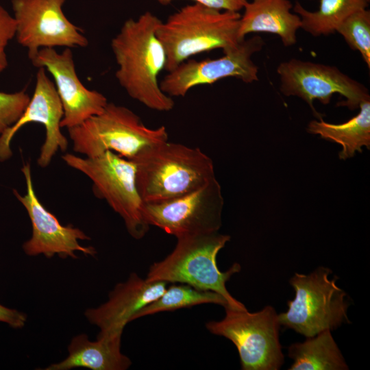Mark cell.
I'll list each match as a JSON object with an SVG mask.
<instances>
[{
	"label": "cell",
	"mask_w": 370,
	"mask_h": 370,
	"mask_svg": "<svg viewBox=\"0 0 370 370\" xmlns=\"http://www.w3.org/2000/svg\"><path fill=\"white\" fill-rule=\"evenodd\" d=\"M204 304H214L229 307L226 299L217 293L200 290L190 285L180 283L166 287L156 300L136 312L132 321L156 313L191 308Z\"/></svg>",
	"instance_id": "cell-22"
},
{
	"label": "cell",
	"mask_w": 370,
	"mask_h": 370,
	"mask_svg": "<svg viewBox=\"0 0 370 370\" xmlns=\"http://www.w3.org/2000/svg\"><path fill=\"white\" fill-rule=\"evenodd\" d=\"M288 355L293 360L289 370L349 369L330 330L306 337L302 343L291 344Z\"/></svg>",
	"instance_id": "cell-20"
},
{
	"label": "cell",
	"mask_w": 370,
	"mask_h": 370,
	"mask_svg": "<svg viewBox=\"0 0 370 370\" xmlns=\"http://www.w3.org/2000/svg\"><path fill=\"white\" fill-rule=\"evenodd\" d=\"M293 7L289 0L247 1L240 18L239 39L251 33L266 32L278 36L285 47L294 45L301 23L299 16L291 12Z\"/></svg>",
	"instance_id": "cell-18"
},
{
	"label": "cell",
	"mask_w": 370,
	"mask_h": 370,
	"mask_svg": "<svg viewBox=\"0 0 370 370\" xmlns=\"http://www.w3.org/2000/svg\"><path fill=\"white\" fill-rule=\"evenodd\" d=\"M175 0H157L162 5H166ZM206 7L220 11L239 12L243 9L248 0H192Z\"/></svg>",
	"instance_id": "cell-26"
},
{
	"label": "cell",
	"mask_w": 370,
	"mask_h": 370,
	"mask_svg": "<svg viewBox=\"0 0 370 370\" xmlns=\"http://www.w3.org/2000/svg\"><path fill=\"white\" fill-rule=\"evenodd\" d=\"M164 281H149L132 273L124 282L117 284L108 300L97 308L87 309L84 315L101 332H121L133 316L159 297L166 288Z\"/></svg>",
	"instance_id": "cell-16"
},
{
	"label": "cell",
	"mask_w": 370,
	"mask_h": 370,
	"mask_svg": "<svg viewBox=\"0 0 370 370\" xmlns=\"http://www.w3.org/2000/svg\"><path fill=\"white\" fill-rule=\"evenodd\" d=\"M121 332H99L96 341L86 334L74 336L68 346L69 355L45 370H70L83 367L91 370H126L131 360L121 351Z\"/></svg>",
	"instance_id": "cell-17"
},
{
	"label": "cell",
	"mask_w": 370,
	"mask_h": 370,
	"mask_svg": "<svg viewBox=\"0 0 370 370\" xmlns=\"http://www.w3.org/2000/svg\"><path fill=\"white\" fill-rule=\"evenodd\" d=\"M177 238L171 254L162 260L152 264L146 280L183 283L204 291L219 293L233 309L247 310L243 304L232 296L226 282L241 270L238 262L225 271L219 270L217 256L231 237L219 232L184 235Z\"/></svg>",
	"instance_id": "cell-4"
},
{
	"label": "cell",
	"mask_w": 370,
	"mask_h": 370,
	"mask_svg": "<svg viewBox=\"0 0 370 370\" xmlns=\"http://www.w3.org/2000/svg\"><path fill=\"white\" fill-rule=\"evenodd\" d=\"M21 171L25 180L26 193L21 195L16 190H13V193L27 210L32 227L31 238L22 246L25 254L30 256L43 254L47 258L57 254L61 258L76 259V252L79 251L95 256L97 251L93 247H84L79 243L90 238L71 224L62 225L40 201L34 189L30 164H24Z\"/></svg>",
	"instance_id": "cell-13"
},
{
	"label": "cell",
	"mask_w": 370,
	"mask_h": 370,
	"mask_svg": "<svg viewBox=\"0 0 370 370\" xmlns=\"http://www.w3.org/2000/svg\"><path fill=\"white\" fill-rule=\"evenodd\" d=\"M349 47L358 51L370 68V11L358 10L349 16L336 31Z\"/></svg>",
	"instance_id": "cell-23"
},
{
	"label": "cell",
	"mask_w": 370,
	"mask_h": 370,
	"mask_svg": "<svg viewBox=\"0 0 370 370\" xmlns=\"http://www.w3.org/2000/svg\"><path fill=\"white\" fill-rule=\"evenodd\" d=\"M132 161L137 188L144 203L182 196L216 177L212 159L199 148L169 140Z\"/></svg>",
	"instance_id": "cell-2"
},
{
	"label": "cell",
	"mask_w": 370,
	"mask_h": 370,
	"mask_svg": "<svg viewBox=\"0 0 370 370\" xmlns=\"http://www.w3.org/2000/svg\"><path fill=\"white\" fill-rule=\"evenodd\" d=\"M277 73L282 93L303 99L319 119L322 114L314 107L315 99L326 105L338 93L345 98L338 106L350 110L358 108L362 102L370 99L369 90L362 84L334 66L293 58L281 62Z\"/></svg>",
	"instance_id": "cell-10"
},
{
	"label": "cell",
	"mask_w": 370,
	"mask_h": 370,
	"mask_svg": "<svg viewBox=\"0 0 370 370\" xmlns=\"http://www.w3.org/2000/svg\"><path fill=\"white\" fill-rule=\"evenodd\" d=\"M161 22L149 11L136 19L128 18L112 38L111 48L118 65L115 77L128 95L149 109L168 112L175 102L161 90L158 82L166 61L164 48L156 36Z\"/></svg>",
	"instance_id": "cell-1"
},
{
	"label": "cell",
	"mask_w": 370,
	"mask_h": 370,
	"mask_svg": "<svg viewBox=\"0 0 370 370\" xmlns=\"http://www.w3.org/2000/svg\"><path fill=\"white\" fill-rule=\"evenodd\" d=\"M27 319L25 313L0 304V322L5 323L14 329H21L25 326Z\"/></svg>",
	"instance_id": "cell-27"
},
{
	"label": "cell",
	"mask_w": 370,
	"mask_h": 370,
	"mask_svg": "<svg viewBox=\"0 0 370 370\" xmlns=\"http://www.w3.org/2000/svg\"><path fill=\"white\" fill-rule=\"evenodd\" d=\"M224 200L214 177L201 187L173 199L144 203L147 224L178 237L219 232L222 225Z\"/></svg>",
	"instance_id": "cell-9"
},
{
	"label": "cell",
	"mask_w": 370,
	"mask_h": 370,
	"mask_svg": "<svg viewBox=\"0 0 370 370\" xmlns=\"http://www.w3.org/2000/svg\"><path fill=\"white\" fill-rule=\"evenodd\" d=\"M66 0H12L16 38L32 60L42 48L86 47L88 40L65 16Z\"/></svg>",
	"instance_id": "cell-12"
},
{
	"label": "cell",
	"mask_w": 370,
	"mask_h": 370,
	"mask_svg": "<svg viewBox=\"0 0 370 370\" xmlns=\"http://www.w3.org/2000/svg\"><path fill=\"white\" fill-rule=\"evenodd\" d=\"M62 158L91 180L95 196L105 199L120 215L131 236L139 240L145 236L149 225L143 215V201L136 186L134 161L110 151L95 158L68 153Z\"/></svg>",
	"instance_id": "cell-7"
},
{
	"label": "cell",
	"mask_w": 370,
	"mask_h": 370,
	"mask_svg": "<svg viewBox=\"0 0 370 370\" xmlns=\"http://www.w3.org/2000/svg\"><path fill=\"white\" fill-rule=\"evenodd\" d=\"M64 112L55 84L46 74L44 67L38 68L32 97L18 119L0 136V162L12 156L10 143L15 134L28 123H39L45 128V140L41 146L37 162L42 168L47 166L60 149L65 151L68 140L60 130Z\"/></svg>",
	"instance_id": "cell-14"
},
{
	"label": "cell",
	"mask_w": 370,
	"mask_h": 370,
	"mask_svg": "<svg viewBox=\"0 0 370 370\" xmlns=\"http://www.w3.org/2000/svg\"><path fill=\"white\" fill-rule=\"evenodd\" d=\"M370 0H320L317 11H309L296 1L293 12L299 16L301 28L312 36H328L352 13L367 8Z\"/></svg>",
	"instance_id": "cell-21"
},
{
	"label": "cell",
	"mask_w": 370,
	"mask_h": 370,
	"mask_svg": "<svg viewBox=\"0 0 370 370\" xmlns=\"http://www.w3.org/2000/svg\"><path fill=\"white\" fill-rule=\"evenodd\" d=\"M239 12L220 11L194 3L181 8L161 22L156 36L162 44L171 71L190 58L216 49L224 52L241 41Z\"/></svg>",
	"instance_id": "cell-3"
},
{
	"label": "cell",
	"mask_w": 370,
	"mask_h": 370,
	"mask_svg": "<svg viewBox=\"0 0 370 370\" xmlns=\"http://www.w3.org/2000/svg\"><path fill=\"white\" fill-rule=\"evenodd\" d=\"M16 21L1 4H0V73L8 66L5 48L9 42L16 36Z\"/></svg>",
	"instance_id": "cell-25"
},
{
	"label": "cell",
	"mask_w": 370,
	"mask_h": 370,
	"mask_svg": "<svg viewBox=\"0 0 370 370\" xmlns=\"http://www.w3.org/2000/svg\"><path fill=\"white\" fill-rule=\"evenodd\" d=\"M264 40L259 36L244 39L222 57L202 60L188 59L164 76L161 90L171 97H184L193 87L212 84L226 77H235L245 83L258 81V68L252 56L262 50Z\"/></svg>",
	"instance_id": "cell-11"
},
{
	"label": "cell",
	"mask_w": 370,
	"mask_h": 370,
	"mask_svg": "<svg viewBox=\"0 0 370 370\" xmlns=\"http://www.w3.org/2000/svg\"><path fill=\"white\" fill-rule=\"evenodd\" d=\"M332 271L319 267L309 274L298 273L289 280L295 297L287 302L288 310L278 314L281 325L306 336L333 330L349 322L346 293L336 284Z\"/></svg>",
	"instance_id": "cell-6"
},
{
	"label": "cell",
	"mask_w": 370,
	"mask_h": 370,
	"mask_svg": "<svg viewBox=\"0 0 370 370\" xmlns=\"http://www.w3.org/2000/svg\"><path fill=\"white\" fill-rule=\"evenodd\" d=\"M358 108V114L345 123L333 124L319 119L311 121L306 130L340 145L341 160L352 158L356 152L362 151V147L370 148V99L362 102Z\"/></svg>",
	"instance_id": "cell-19"
},
{
	"label": "cell",
	"mask_w": 370,
	"mask_h": 370,
	"mask_svg": "<svg viewBox=\"0 0 370 370\" xmlns=\"http://www.w3.org/2000/svg\"><path fill=\"white\" fill-rule=\"evenodd\" d=\"M220 321L206 323L212 334L231 341L237 348L243 370H278L284 361L280 341L278 314L271 306L249 312L225 308Z\"/></svg>",
	"instance_id": "cell-8"
},
{
	"label": "cell",
	"mask_w": 370,
	"mask_h": 370,
	"mask_svg": "<svg viewBox=\"0 0 370 370\" xmlns=\"http://www.w3.org/2000/svg\"><path fill=\"white\" fill-rule=\"evenodd\" d=\"M31 61L37 68L44 67L54 79L64 112L61 127L78 125L104 110L108 103L106 97L97 90L88 89L81 82L70 48L61 53L54 48H42Z\"/></svg>",
	"instance_id": "cell-15"
},
{
	"label": "cell",
	"mask_w": 370,
	"mask_h": 370,
	"mask_svg": "<svg viewBox=\"0 0 370 370\" xmlns=\"http://www.w3.org/2000/svg\"><path fill=\"white\" fill-rule=\"evenodd\" d=\"M68 133L73 151L86 158L110 151L130 160L169 139L164 125L149 128L132 110L112 102Z\"/></svg>",
	"instance_id": "cell-5"
},
{
	"label": "cell",
	"mask_w": 370,
	"mask_h": 370,
	"mask_svg": "<svg viewBox=\"0 0 370 370\" xmlns=\"http://www.w3.org/2000/svg\"><path fill=\"white\" fill-rule=\"evenodd\" d=\"M30 98L24 90L12 93L0 91V136L18 119Z\"/></svg>",
	"instance_id": "cell-24"
}]
</instances>
